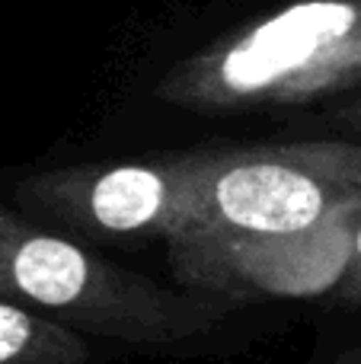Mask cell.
<instances>
[{
	"mask_svg": "<svg viewBox=\"0 0 361 364\" xmlns=\"http://www.w3.org/2000/svg\"><path fill=\"white\" fill-rule=\"evenodd\" d=\"M198 227L294 233L361 198V144L345 141L198 151Z\"/></svg>",
	"mask_w": 361,
	"mask_h": 364,
	"instance_id": "obj_4",
	"label": "cell"
},
{
	"mask_svg": "<svg viewBox=\"0 0 361 364\" xmlns=\"http://www.w3.org/2000/svg\"><path fill=\"white\" fill-rule=\"evenodd\" d=\"M16 198L77 230L170 240L202 220V170L198 154L163 164L70 166L23 179Z\"/></svg>",
	"mask_w": 361,
	"mask_h": 364,
	"instance_id": "obj_5",
	"label": "cell"
},
{
	"mask_svg": "<svg viewBox=\"0 0 361 364\" xmlns=\"http://www.w3.org/2000/svg\"><path fill=\"white\" fill-rule=\"evenodd\" d=\"M336 297L343 304H361V224L355 233V246H352L349 269H345L343 282L336 284Z\"/></svg>",
	"mask_w": 361,
	"mask_h": 364,
	"instance_id": "obj_7",
	"label": "cell"
},
{
	"mask_svg": "<svg viewBox=\"0 0 361 364\" xmlns=\"http://www.w3.org/2000/svg\"><path fill=\"white\" fill-rule=\"evenodd\" d=\"M343 119L349 122L352 128H361V102H355V106H352V109H345V112H343Z\"/></svg>",
	"mask_w": 361,
	"mask_h": 364,
	"instance_id": "obj_8",
	"label": "cell"
},
{
	"mask_svg": "<svg viewBox=\"0 0 361 364\" xmlns=\"http://www.w3.org/2000/svg\"><path fill=\"white\" fill-rule=\"evenodd\" d=\"M339 364H361V352H345L343 358H339Z\"/></svg>",
	"mask_w": 361,
	"mask_h": 364,
	"instance_id": "obj_9",
	"label": "cell"
},
{
	"mask_svg": "<svg viewBox=\"0 0 361 364\" xmlns=\"http://www.w3.org/2000/svg\"><path fill=\"white\" fill-rule=\"evenodd\" d=\"M352 87H361V0H298L173 68L157 96L185 109H256Z\"/></svg>",
	"mask_w": 361,
	"mask_h": 364,
	"instance_id": "obj_2",
	"label": "cell"
},
{
	"mask_svg": "<svg viewBox=\"0 0 361 364\" xmlns=\"http://www.w3.org/2000/svg\"><path fill=\"white\" fill-rule=\"evenodd\" d=\"M90 342L70 323L0 301V364H87Z\"/></svg>",
	"mask_w": 361,
	"mask_h": 364,
	"instance_id": "obj_6",
	"label": "cell"
},
{
	"mask_svg": "<svg viewBox=\"0 0 361 364\" xmlns=\"http://www.w3.org/2000/svg\"><path fill=\"white\" fill-rule=\"evenodd\" d=\"M361 198L339 205L320 224L294 233L192 227L170 237V269L185 291L205 301L320 297L336 291L352 259Z\"/></svg>",
	"mask_w": 361,
	"mask_h": 364,
	"instance_id": "obj_3",
	"label": "cell"
},
{
	"mask_svg": "<svg viewBox=\"0 0 361 364\" xmlns=\"http://www.w3.org/2000/svg\"><path fill=\"white\" fill-rule=\"evenodd\" d=\"M0 301L55 314L122 346L179 352L224 314L217 301L176 294L112 265L0 205Z\"/></svg>",
	"mask_w": 361,
	"mask_h": 364,
	"instance_id": "obj_1",
	"label": "cell"
}]
</instances>
